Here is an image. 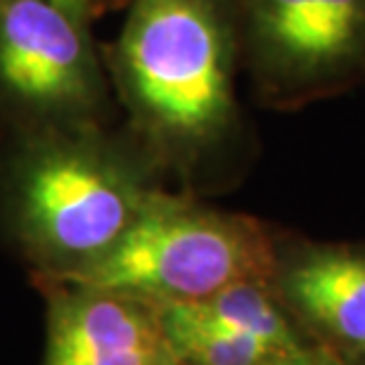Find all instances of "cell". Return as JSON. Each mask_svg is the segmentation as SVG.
<instances>
[{"mask_svg":"<svg viewBox=\"0 0 365 365\" xmlns=\"http://www.w3.org/2000/svg\"><path fill=\"white\" fill-rule=\"evenodd\" d=\"M173 365H187V363H182V361H176V363H173Z\"/></svg>","mask_w":365,"mask_h":365,"instance_id":"13","label":"cell"},{"mask_svg":"<svg viewBox=\"0 0 365 365\" xmlns=\"http://www.w3.org/2000/svg\"><path fill=\"white\" fill-rule=\"evenodd\" d=\"M48 289L46 365H173L159 304L114 289L41 282Z\"/></svg>","mask_w":365,"mask_h":365,"instance_id":"6","label":"cell"},{"mask_svg":"<svg viewBox=\"0 0 365 365\" xmlns=\"http://www.w3.org/2000/svg\"><path fill=\"white\" fill-rule=\"evenodd\" d=\"M114 105L93 21L55 0H0V123H109Z\"/></svg>","mask_w":365,"mask_h":365,"instance_id":"4","label":"cell"},{"mask_svg":"<svg viewBox=\"0 0 365 365\" xmlns=\"http://www.w3.org/2000/svg\"><path fill=\"white\" fill-rule=\"evenodd\" d=\"M287 359H289V356H284V359H277L273 365H287Z\"/></svg>","mask_w":365,"mask_h":365,"instance_id":"12","label":"cell"},{"mask_svg":"<svg viewBox=\"0 0 365 365\" xmlns=\"http://www.w3.org/2000/svg\"><path fill=\"white\" fill-rule=\"evenodd\" d=\"M287 365H344V363L330 351H323V349H318V351H306V349H302V351L289 356Z\"/></svg>","mask_w":365,"mask_h":365,"instance_id":"11","label":"cell"},{"mask_svg":"<svg viewBox=\"0 0 365 365\" xmlns=\"http://www.w3.org/2000/svg\"><path fill=\"white\" fill-rule=\"evenodd\" d=\"M152 169L109 123L3 128L0 218L38 282L105 257L159 190Z\"/></svg>","mask_w":365,"mask_h":365,"instance_id":"1","label":"cell"},{"mask_svg":"<svg viewBox=\"0 0 365 365\" xmlns=\"http://www.w3.org/2000/svg\"><path fill=\"white\" fill-rule=\"evenodd\" d=\"M240 55L259 93L297 105L365 71V0H237Z\"/></svg>","mask_w":365,"mask_h":365,"instance_id":"5","label":"cell"},{"mask_svg":"<svg viewBox=\"0 0 365 365\" xmlns=\"http://www.w3.org/2000/svg\"><path fill=\"white\" fill-rule=\"evenodd\" d=\"M273 245L252 218L223 214L157 190L121 240L95 264L60 280L155 304L200 302L242 280H268Z\"/></svg>","mask_w":365,"mask_h":365,"instance_id":"3","label":"cell"},{"mask_svg":"<svg viewBox=\"0 0 365 365\" xmlns=\"http://www.w3.org/2000/svg\"><path fill=\"white\" fill-rule=\"evenodd\" d=\"M57 5L67 7V10L81 14L83 19L95 21L98 17H102L109 7H116L121 0H55Z\"/></svg>","mask_w":365,"mask_h":365,"instance_id":"10","label":"cell"},{"mask_svg":"<svg viewBox=\"0 0 365 365\" xmlns=\"http://www.w3.org/2000/svg\"><path fill=\"white\" fill-rule=\"evenodd\" d=\"M280 287L332 337L365 346V250L309 247L280 268Z\"/></svg>","mask_w":365,"mask_h":365,"instance_id":"7","label":"cell"},{"mask_svg":"<svg viewBox=\"0 0 365 365\" xmlns=\"http://www.w3.org/2000/svg\"><path fill=\"white\" fill-rule=\"evenodd\" d=\"M159 316L171 351L187 365H273L284 359L261 341L204 318L185 302L159 304Z\"/></svg>","mask_w":365,"mask_h":365,"instance_id":"8","label":"cell"},{"mask_svg":"<svg viewBox=\"0 0 365 365\" xmlns=\"http://www.w3.org/2000/svg\"><path fill=\"white\" fill-rule=\"evenodd\" d=\"M266 280H242L214 292L200 302H185L204 318L261 341L280 356L302 351L299 337L264 287Z\"/></svg>","mask_w":365,"mask_h":365,"instance_id":"9","label":"cell"},{"mask_svg":"<svg viewBox=\"0 0 365 365\" xmlns=\"http://www.w3.org/2000/svg\"><path fill=\"white\" fill-rule=\"evenodd\" d=\"M126 133L155 166H190L237 126V0H130L102 48Z\"/></svg>","mask_w":365,"mask_h":365,"instance_id":"2","label":"cell"}]
</instances>
